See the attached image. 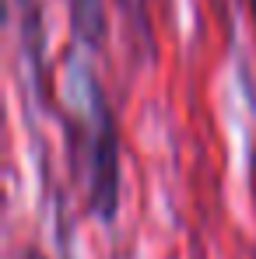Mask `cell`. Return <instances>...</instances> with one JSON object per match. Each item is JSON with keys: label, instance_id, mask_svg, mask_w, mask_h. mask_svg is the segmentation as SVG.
Instances as JSON below:
<instances>
[{"label": "cell", "instance_id": "obj_4", "mask_svg": "<svg viewBox=\"0 0 256 259\" xmlns=\"http://www.w3.org/2000/svg\"><path fill=\"white\" fill-rule=\"evenodd\" d=\"M253 18H256V0H253Z\"/></svg>", "mask_w": 256, "mask_h": 259}, {"label": "cell", "instance_id": "obj_2", "mask_svg": "<svg viewBox=\"0 0 256 259\" xmlns=\"http://www.w3.org/2000/svg\"><path fill=\"white\" fill-rule=\"evenodd\" d=\"M137 7H144V0H127V11H137Z\"/></svg>", "mask_w": 256, "mask_h": 259}, {"label": "cell", "instance_id": "obj_3", "mask_svg": "<svg viewBox=\"0 0 256 259\" xmlns=\"http://www.w3.org/2000/svg\"><path fill=\"white\" fill-rule=\"evenodd\" d=\"M25 259H46V256H39V252H28V256H25Z\"/></svg>", "mask_w": 256, "mask_h": 259}, {"label": "cell", "instance_id": "obj_1", "mask_svg": "<svg viewBox=\"0 0 256 259\" xmlns=\"http://www.w3.org/2000/svg\"><path fill=\"white\" fill-rule=\"evenodd\" d=\"M78 109L70 116V158L81 179L88 210L98 221H113L120 203V144L116 123L98 84L85 74V84L74 91Z\"/></svg>", "mask_w": 256, "mask_h": 259}]
</instances>
